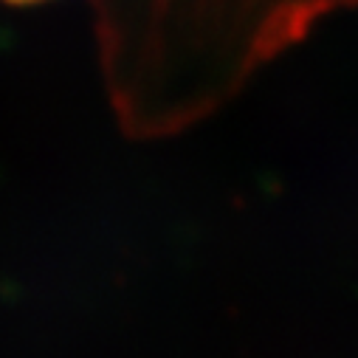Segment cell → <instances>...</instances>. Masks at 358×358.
Segmentation results:
<instances>
[{
    "mask_svg": "<svg viewBox=\"0 0 358 358\" xmlns=\"http://www.w3.org/2000/svg\"><path fill=\"white\" fill-rule=\"evenodd\" d=\"M352 6L358 0H215V15L229 26L223 37L229 82H240L257 65L302 40L327 15Z\"/></svg>",
    "mask_w": 358,
    "mask_h": 358,
    "instance_id": "obj_1",
    "label": "cell"
},
{
    "mask_svg": "<svg viewBox=\"0 0 358 358\" xmlns=\"http://www.w3.org/2000/svg\"><path fill=\"white\" fill-rule=\"evenodd\" d=\"M6 3H17V6H29V3H43V0H6Z\"/></svg>",
    "mask_w": 358,
    "mask_h": 358,
    "instance_id": "obj_2",
    "label": "cell"
}]
</instances>
